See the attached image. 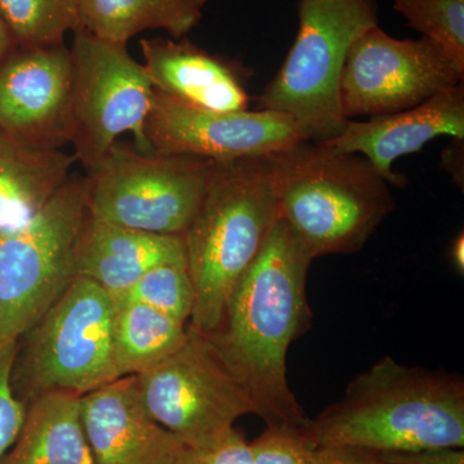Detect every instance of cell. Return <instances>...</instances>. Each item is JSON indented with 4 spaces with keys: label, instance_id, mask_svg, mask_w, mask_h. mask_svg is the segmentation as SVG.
<instances>
[{
    "label": "cell",
    "instance_id": "6da1fadb",
    "mask_svg": "<svg viewBox=\"0 0 464 464\" xmlns=\"http://www.w3.org/2000/svg\"><path fill=\"white\" fill-rule=\"evenodd\" d=\"M313 261L280 219L232 290L218 326L207 335L266 426L302 429L310 420L290 389L286 356L313 320L307 298Z\"/></svg>",
    "mask_w": 464,
    "mask_h": 464
},
{
    "label": "cell",
    "instance_id": "7a4b0ae2",
    "mask_svg": "<svg viewBox=\"0 0 464 464\" xmlns=\"http://www.w3.org/2000/svg\"><path fill=\"white\" fill-rule=\"evenodd\" d=\"M319 447L413 453L464 447L462 375L406 366L386 356L302 427Z\"/></svg>",
    "mask_w": 464,
    "mask_h": 464
},
{
    "label": "cell",
    "instance_id": "3957f363",
    "mask_svg": "<svg viewBox=\"0 0 464 464\" xmlns=\"http://www.w3.org/2000/svg\"><path fill=\"white\" fill-rule=\"evenodd\" d=\"M279 221L271 155L215 163L183 234L195 289L191 329L215 331L232 290Z\"/></svg>",
    "mask_w": 464,
    "mask_h": 464
},
{
    "label": "cell",
    "instance_id": "277c9868",
    "mask_svg": "<svg viewBox=\"0 0 464 464\" xmlns=\"http://www.w3.org/2000/svg\"><path fill=\"white\" fill-rule=\"evenodd\" d=\"M271 158L280 219L314 259L359 252L395 209L390 183L362 155L302 140Z\"/></svg>",
    "mask_w": 464,
    "mask_h": 464
},
{
    "label": "cell",
    "instance_id": "5b68a950",
    "mask_svg": "<svg viewBox=\"0 0 464 464\" xmlns=\"http://www.w3.org/2000/svg\"><path fill=\"white\" fill-rule=\"evenodd\" d=\"M288 56L258 100L259 110L288 116L306 141L325 143L347 123L341 79L348 51L378 25L374 0H301Z\"/></svg>",
    "mask_w": 464,
    "mask_h": 464
},
{
    "label": "cell",
    "instance_id": "8992f818",
    "mask_svg": "<svg viewBox=\"0 0 464 464\" xmlns=\"http://www.w3.org/2000/svg\"><path fill=\"white\" fill-rule=\"evenodd\" d=\"M115 302L99 284L75 276L50 310L17 342L11 372L24 404L43 393L83 396L118 380L112 350Z\"/></svg>",
    "mask_w": 464,
    "mask_h": 464
},
{
    "label": "cell",
    "instance_id": "52a82bcc",
    "mask_svg": "<svg viewBox=\"0 0 464 464\" xmlns=\"http://www.w3.org/2000/svg\"><path fill=\"white\" fill-rule=\"evenodd\" d=\"M87 217L84 179L70 176L27 224L0 235V347L17 343L74 280Z\"/></svg>",
    "mask_w": 464,
    "mask_h": 464
},
{
    "label": "cell",
    "instance_id": "ba28073f",
    "mask_svg": "<svg viewBox=\"0 0 464 464\" xmlns=\"http://www.w3.org/2000/svg\"><path fill=\"white\" fill-rule=\"evenodd\" d=\"M215 161L142 152L118 142L88 168L91 218L152 234L183 237L197 212Z\"/></svg>",
    "mask_w": 464,
    "mask_h": 464
},
{
    "label": "cell",
    "instance_id": "9c48e42d",
    "mask_svg": "<svg viewBox=\"0 0 464 464\" xmlns=\"http://www.w3.org/2000/svg\"><path fill=\"white\" fill-rule=\"evenodd\" d=\"M149 414L190 449L210 447L256 406L207 335L188 326L181 346L136 375Z\"/></svg>",
    "mask_w": 464,
    "mask_h": 464
},
{
    "label": "cell",
    "instance_id": "30bf717a",
    "mask_svg": "<svg viewBox=\"0 0 464 464\" xmlns=\"http://www.w3.org/2000/svg\"><path fill=\"white\" fill-rule=\"evenodd\" d=\"M70 52L74 72L72 143L76 160L88 169L124 133L133 134L139 151H154L146 137V123L155 88L127 44L79 29Z\"/></svg>",
    "mask_w": 464,
    "mask_h": 464
},
{
    "label": "cell",
    "instance_id": "8fae6325",
    "mask_svg": "<svg viewBox=\"0 0 464 464\" xmlns=\"http://www.w3.org/2000/svg\"><path fill=\"white\" fill-rule=\"evenodd\" d=\"M464 72L430 39H398L375 25L348 51L341 79L342 112L393 114L420 105L440 92L463 83Z\"/></svg>",
    "mask_w": 464,
    "mask_h": 464
},
{
    "label": "cell",
    "instance_id": "7c38bea8",
    "mask_svg": "<svg viewBox=\"0 0 464 464\" xmlns=\"http://www.w3.org/2000/svg\"><path fill=\"white\" fill-rule=\"evenodd\" d=\"M152 150L190 155L215 163L268 157L302 141L288 116L257 111H215L188 105L155 91L146 123Z\"/></svg>",
    "mask_w": 464,
    "mask_h": 464
},
{
    "label": "cell",
    "instance_id": "4fadbf2b",
    "mask_svg": "<svg viewBox=\"0 0 464 464\" xmlns=\"http://www.w3.org/2000/svg\"><path fill=\"white\" fill-rule=\"evenodd\" d=\"M72 52L63 43L18 48L0 65V130L33 148L72 143Z\"/></svg>",
    "mask_w": 464,
    "mask_h": 464
},
{
    "label": "cell",
    "instance_id": "5bb4252c",
    "mask_svg": "<svg viewBox=\"0 0 464 464\" xmlns=\"http://www.w3.org/2000/svg\"><path fill=\"white\" fill-rule=\"evenodd\" d=\"M82 423L96 464H188L190 449L146 411L136 375L82 396Z\"/></svg>",
    "mask_w": 464,
    "mask_h": 464
},
{
    "label": "cell",
    "instance_id": "9a60e30c",
    "mask_svg": "<svg viewBox=\"0 0 464 464\" xmlns=\"http://www.w3.org/2000/svg\"><path fill=\"white\" fill-rule=\"evenodd\" d=\"M440 136L464 140L463 83L440 92L414 108L373 116L366 121H347L342 132L325 143L362 155L390 186L402 188L405 177L393 172L392 164Z\"/></svg>",
    "mask_w": 464,
    "mask_h": 464
},
{
    "label": "cell",
    "instance_id": "2e32d148",
    "mask_svg": "<svg viewBox=\"0 0 464 464\" xmlns=\"http://www.w3.org/2000/svg\"><path fill=\"white\" fill-rule=\"evenodd\" d=\"M188 264L183 237L152 234L87 217L76 255V276L99 284L118 299L151 268Z\"/></svg>",
    "mask_w": 464,
    "mask_h": 464
},
{
    "label": "cell",
    "instance_id": "e0dca14e",
    "mask_svg": "<svg viewBox=\"0 0 464 464\" xmlns=\"http://www.w3.org/2000/svg\"><path fill=\"white\" fill-rule=\"evenodd\" d=\"M146 72L155 91L188 105L215 111H246L248 94L228 61L188 42H141Z\"/></svg>",
    "mask_w": 464,
    "mask_h": 464
},
{
    "label": "cell",
    "instance_id": "ac0fdd59",
    "mask_svg": "<svg viewBox=\"0 0 464 464\" xmlns=\"http://www.w3.org/2000/svg\"><path fill=\"white\" fill-rule=\"evenodd\" d=\"M76 158L33 148L0 130V235L23 227L72 176Z\"/></svg>",
    "mask_w": 464,
    "mask_h": 464
},
{
    "label": "cell",
    "instance_id": "d6986e66",
    "mask_svg": "<svg viewBox=\"0 0 464 464\" xmlns=\"http://www.w3.org/2000/svg\"><path fill=\"white\" fill-rule=\"evenodd\" d=\"M0 464H96L82 423V396L57 391L27 402L23 426Z\"/></svg>",
    "mask_w": 464,
    "mask_h": 464
},
{
    "label": "cell",
    "instance_id": "ffe728a7",
    "mask_svg": "<svg viewBox=\"0 0 464 464\" xmlns=\"http://www.w3.org/2000/svg\"><path fill=\"white\" fill-rule=\"evenodd\" d=\"M208 0H78L81 29L127 44L146 30H166L181 39L203 18Z\"/></svg>",
    "mask_w": 464,
    "mask_h": 464
},
{
    "label": "cell",
    "instance_id": "44dd1931",
    "mask_svg": "<svg viewBox=\"0 0 464 464\" xmlns=\"http://www.w3.org/2000/svg\"><path fill=\"white\" fill-rule=\"evenodd\" d=\"M188 324L139 304L115 302L112 350L118 378L139 375L163 362L185 341Z\"/></svg>",
    "mask_w": 464,
    "mask_h": 464
},
{
    "label": "cell",
    "instance_id": "7402d4cb",
    "mask_svg": "<svg viewBox=\"0 0 464 464\" xmlns=\"http://www.w3.org/2000/svg\"><path fill=\"white\" fill-rule=\"evenodd\" d=\"M0 14L18 48L58 44L81 29L78 0H0Z\"/></svg>",
    "mask_w": 464,
    "mask_h": 464
},
{
    "label": "cell",
    "instance_id": "603a6c76",
    "mask_svg": "<svg viewBox=\"0 0 464 464\" xmlns=\"http://www.w3.org/2000/svg\"><path fill=\"white\" fill-rule=\"evenodd\" d=\"M409 27L439 45L464 72V0H392Z\"/></svg>",
    "mask_w": 464,
    "mask_h": 464
},
{
    "label": "cell",
    "instance_id": "cb8c5ba5",
    "mask_svg": "<svg viewBox=\"0 0 464 464\" xmlns=\"http://www.w3.org/2000/svg\"><path fill=\"white\" fill-rule=\"evenodd\" d=\"M114 302H139L183 324L190 323L195 289L188 264H163L143 275Z\"/></svg>",
    "mask_w": 464,
    "mask_h": 464
},
{
    "label": "cell",
    "instance_id": "d4e9b609",
    "mask_svg": "<svg viewBox=\"0 0 464 464\" xmlns=\"http://www.w3.org/2000/svg\"><path fill=\"white\" fill-rule=\"evenodd\" d=\"M253 464H315L316 448L304 438L302 429L266 426L250 442Z\"/></svg>",
    "mask_w": 464,
    "mask_h": 464
},
{
    "label": "cell",
    "instance_id": "484cf974",
    "mask_svg": "<svg viewBox=\"0 0 464 464\" xmlns=\"http://www.w3.org/2000/svg\"><path fill=\"white\" fill-rule=\"evenodd\" d=\"M17 343L0 347V457L17 438L25 418L26 405L14 396L11 372Z\"/></svg>",
    "mask_w": 464,
    "mask_h": 464
},
{
    "label": "cell",
    "instance_id": "4316f807",
    "mask_svg": "<svg viewBox=\"0 0 464 464\" xmlns=\"http://www.w3.org/2000/svg\"><path fill=\"white\" fill-rule=\"evenodd\" d=\"M188 464H253L250 442L240 430L234 427L216 444L190 449Z\"/></svg>",
    "mask_w": 464,
    "mask_h": 464
},
{
    "label": "cell",
    "instance_id": "83f0119b",
    "mask_svg": "<svg viewBox=\"0 0 464 464\" xmlns=\"http://www.w3.org/2000/svg\"><path fill=\"white\" fill-rule=\"evenodd\" d=\"M315 464H395L384 459L377 451L353 447L316 448Z\"/></svg>",
    "mask_w": 464,
    "mask_h": 464
},
{
    "label": "cell",
    "instance_id": "f1b7e54d",
    "mask_svg": "<svg viewBox=\"0 0 464 464\" xmlns=\"http://www.w3.org/2000/svg\"><path fill=\"white\" fill-rule=\"evenodd\" d=\"M395 464H464L463 448H440L413 453H380Z\"/></svg>",
    "mask_w": 464,
    "mask_h": 464
},
{
    "label": "cell",
    "instance_id": "f546056e",
    "mask_svg": "<svg viewBox=\"0 0 464 464\" xmlns=\"http://www.w3.org/2000/svg\"><path fill=\"white\" fill-rule=\"evenodd\" d=\"M453 145L449 146L444 151V166L447 167L448 172L453 176L454 181L458 186L463 188V172L459 170V159H463V142L464 140L454 139Z\"/></svg>",
    "mask_w": 464,
    "mask_h": 464
},
{
    "label": "cell",
    "instance_id": "4dcf8cb0",
    "mask_svg": "<svg viewBox=\"0 0 464 464\" xmlns=\"http://www.w3.org/2000/svg\"><path fill=\"white\" fill-rule=\"evenodd\" d=\"M16 50L17 44L14 42V35H12L7 23L0 14V65Z\"/></svg>",
    "mask_w": 464,
    "mask_h": 464
},
{
    "label": "cell",
    "instance_id": "1f68e13d",
    "mask_svg": "<svg viewBox=\"0 0 464 464\" xmlns=\"http://www.w3.org/2000/svg\"><path fill=\"white\" fill-rule=\"evenodd\" d=\"M451 264L458 273L463 274L464 271V237L463 234L458 235L456 240L451 244L450 249Z\"/></svg>",
    "mask_w": 464,
    "mask_h": 464
}]
</instances>
